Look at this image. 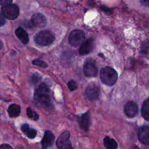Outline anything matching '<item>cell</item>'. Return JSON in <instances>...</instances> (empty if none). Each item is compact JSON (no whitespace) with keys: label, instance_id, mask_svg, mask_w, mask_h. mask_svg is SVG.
<instances>
[{"label":"cell","instance_id":"1","mask_svg":"<svg viewBox=\"0 0 149 149\" xmlns=\"http://www.w3.org/2000/svg\"><path fill=\"white\" fill-rule=\"evenodd\" d=\"M34 99L39 107L47 110H49L52 107L49 97V89L45 83H42L35 90Z\"/></svg>","mask_w":149,"mask_h":149},{"label":"cell","instance_id":"2","mask_svg":"<svg viewBox=\"0 0 149 149\" xmlns=\"http://www.w3.org/2000/svg\"><path fill=\"white\" fill-rule=\"evenodd\" d=\"M101 81L107 86H113L116 82L118 74L116 71L111 67H104L100 71Z\"/></svg>","mask_w":149,"mask_h":149},{"label":"cell","instance_id":"3","mask_svg":"<svg viewBox=\"0 0 149 149\" xmlns=\"http://www.w3.org/2000/svg\"><path fill=\"white\" fill-rule=\"evenodd\" d=\"M35 42L40 46H48L53 43L55 36L49 31H42L36 35Z\"/></svg>","mask_w":149,"mask_h":149},{"label":"cell","instance_id":"4","mask_svg":"<svg viewBox=\"0 0 149 149\" xmlns=\"http://www.w3.org/2000/svg\"><path fill=\"white\" fill-rule=\"evenodd\" d=\"M19 7L17 4H8L2 7L1 14L6 18L9 20H15L19 15Z\"/></svg>","mask_w":149,"mask_h":149},{"label":"cell","instance_id":"5","mask_svg":"<svg viewBox=\"0 0 149 149\" xmlns=\"http://www.w3.org/2000/svg\"><path fill=\"white\" fill-rule=\"evenodd\" d=\"M85 39V33L83 31L81 30H74L71 32L69 35V43L72 46L77 47L79 46Z\"/></svg>","mask_w":149,"mask_h":149},{"label":"cell","instance_id":"6","mask_svg":"<svg viewBox=\"0 0 149 149\" xmlns=\"http://www.w3.org/2000/svg\"><path fill=\"white\" fill-rule=\"evenodd\" d=\"M56 145L58 149H74L70 141V132L65 131L61 134L57 140Z\"/></svg>","mask_w":149,"mask_h":149},{"label":"cell","instance_id":"7","mask_svg":"<svg viewBox=\"0 0 149 149\" xmlns=\"http://www.w3.org/2000/svg\"><path fill=\"white\" fill-rule=\"evenodd\" d=\"M86 97L90 100H94L98 97L100 94V89L95 84H90L85 90Z\"/></svg>","mask_w":149,"mask_h":149},{"label":"cell","instance_id":"8","mask_svg":"<svg viewBox=\"0 0 149 149\" xmlns=\"http://www.w3.org/2000/svg\"><path fill=\"white\" fill-rule=\"evenodd\" d=\"M31 23L35 27L44 28L47 23L46 17L41 13H35L31 17Z\"/></svg>","mask_w":149,"mask_h":149},{"label":"cell","instance_id":"9","mask_svg":"<svg viewBox=\"0 0 149 149\" xmlns=\"http://www.w3.org/2000/svg\"><path fill=\"white\" fill-rule=\"evenodd\" d=\"M55 141V136L51 131H46L43 139L42 141V149H47L49 147L52 146Z\"/></svg>","mask_w":149,"mask_h":149},{"label":"cell","instance_id":"10","mask_svg":"<svg viewBox=\"0 0 149 149\" xmlns=\"http://www.w3.org/2000/svg\"><path fill=\"white\" fill-rule=\"evenodd\" d=\"M138 112V107L134 102H128L125 106V113L128 117H134Z\"/></svg>","mask_w":149,"mask_h":149},{"label":"cell","instance_id":"11","mask_svg":"<svg viewBox=\"0 0 149 149\" xmlns=\"http://www.w3.org/2000/svg\"><path fill=\"white\" fill-rule=\"evenodd\" d=\"M138 138L142 143L148 146L149 144V127L148 126H143L138 130Z\"/></svg>","mask_w":149,"mask_h":149},{"label":"cell","instance_id":"12","mask_svg":"<svg viewBox=\"0 0 149 149\" xmlns=\"http://www.w3.org/2000/svg\"><path fill=\"white\" fill-rule=\"evenodd\" d=\"M93 47H94V42H93V39H89L86 42L81 45L80 47L79 52L81 55H85L87 54L90 53L93 51Z\"/></svg>","mask_w":149,"mask_h":149},{"label":"cell","instance_id":"13","mask_svg":"<svg viewBox=\"0 0 149 149\" xmlns=\"http://www.w3.org/2000/svg\"><path fill=\"white\" fill-rule=\"evenodd\" d=\"M79 124L80 125L81 127L84 130L87 131L89 127L90 126V123H91V119H90V112L87 111L84 114H83L81 117H79L77 119Z\"/></svg>","mask_w":149,"mask_h":149},{"label":"cell","instance_id":"14","mask_svg":"<svg viewBox=\"0 0 149 149\" xmlns=\"http://www.w3.org/2000/svg\"><path fill=\"white\" fill-rule=\"evenodd\" d=\"M84 74L87 77H95L97 74V69L95 64L86 63L84 66Z\"/></svg>","mask_w":149,"mask_h":149},{"label":"cell","instance_id":"15","mask_svg":"<svg viewBox=\"0 0 149 149\" xmlns=\"http://www.w3.org/2000/svg\"><path fill=\"white\" fill-rule=\"evenodd\" d=\"M15 34L17 36V37L21 41L22 43L23 44H27L29 41V35H28L27 32L21 27L17 28L15 30Z\"/></svg>","mask_w":149,"mask_h":149},{"label":"cell","instance_id":"16","mask_svg":"<svg viewBox=\"0 0 149 149\" xmlns=\"http://www.w3.org/2000/svg\"><path fill=\"white\" fill-rule=\"evenodd\" d=\"M21 130L23 131V133H24L28 138H31V139L34 138L36 136V134H37L36 131L35 130L30 128L29 125H27V124H24V125H22Z\"/></svg>","mask_w":149,"mask_h":149},{"label":"cell","instance_id":"17","mask_svg":"<svg viewBox=\"0 0 149 149\" xmlns=\"http://www.w3.org/2000/svg\"><path fill=\"white\" fill-rule=\"evenodd\" d=\"M20 106L16 104L10 105L8 108V113L10 117H17L20 115Z\"/></svg>","mask_w":149,"mask_h":149},{"label":"cell","instance_id":"18","mask_svg":"<svg viewBox=\"0 0 149 149\" xmlns=\"http://www.w3.org/2000/svg\"><path fill=\"white\" fill-rule=\"evenodd\" d=\"M104 146L107 149H117L118 144L113 139L110 137H106L104 139Z\"/></svg>","mask_w":149,"mask_h":149},{"label":"cell","instance_id":"19","mask_svg":"<svg viewBox=\"0 0 149 149\" xmlns=\"http://www.w3.org/2000/svg\"><path fill=\"white\" fill-rule=\"evenodd\" d=\"M142 116L146 121H149V99L147 98L144 101L142 106Z\"/></svg>","mask_w":149,"mask_h":149},{"label":"cell","instance_id":"20","mask_svg":"<svg viewBox=\"0 0 149 149\" xmlns=\"http://www.w3.org/2000/svg\"><path fill=\"white\" fill-rule=\"evenodd\" d=\"M26 113H27V115L29 116V117L32 119L33 120L36 121L38 120L39 118V114H38L35 111L32 110L31 108H28L27 110H26Z\"/></svg>","mask_w":149,"mask_h":149},{"label":"cell","instance_id":"21","mask_svg":"<svg viewBox=\"0 0 149 149\" xmlns=\"http://www.w3.org/2000/svg\"><path fill=\"white\" fill-rule=\"evenodd\" d=\"M32 63L33 65H38L39 67H42V68H47V64L45 62V61H42L39 59H35L32 61Z\"/></svg>","mask_w":149,"mask_h":149},{"label":"cell","instance_id":"22","mask_svg":"<svg viewBox=\"0 0 149 149\" xmlns=\"http://www.w3.org/2000/svg\"><path fill=\"white\" fill-rule=\"evenodd\" d=\"M68 87L71 91H74V90H77L78 86H77V83L75 81H74V80H71V81L68 83Z\"/></svg>","mask_w":149,"mask_h":149},{"label":"cell","instance_id":"23","mask_svg":"<svg viewBox=\"0 0 149 149\" xmlns=\"http://www.w3.org/2000/svg\"><path fill=\"white\" fill-rule=\"evenodd\" d=\"M12 1H13V0H0V5H2L4 7V6L11 4Z\"/></svg>","mask_w":149,"mask_h":149},{"label":"cell","instance_id":"24","mask_svg":"<svg viewBox=\"0 0 149 149\" xmlns=\"http://www.w3.org/2000/svg\"><path fill=\"white\" fill-rule=\"evenodd\" d=\"M5 23H6L5 18H4V16L2 15V14L0 13V26H4V25L5 24Z\"/></svg>","mask_w":149,"mask_h":149},{"label":"cell","instance_id":"25","mask_svg":"<svg viewBox=\"0 0 149 149\" xmlns=\"http://www.w3.org/2000/svg\"><path fill=\"white\" fill-rule=\"evenodd\" d=\"M39 79H40V77H39V76L33 75V77H32V81H33V83H36L39 81Z\"/></svg>","mask_w":149,"mask_h":149},{"label":"cell","instance_id":"26","mask_svg":"<svg viewBox=\"0 0 149 149\" xmlns=\"http://www.w3.org/2000/svg\"><path fill=\"white\" fill-rule=\"evenodd\" d=\"M0 149H13V148L8 144H3L0 146Z\"/></svg>","mask_w":149,"mask_h":149},{"label":"cell","instance_id":"27","mask_svg":"<svg viewBox=\"0 0 149 149\" xmlns=\"http://www.w3.org/2000/svg\"><path fill=\"white\" fill-rule=\"evenodd\" d=\"M141 3L143 5H145L146 7H148L149 4V0H141Z\"/></svg>","mask_w":149,"mask_h":149},{"label":"cell","instance_id":"28","mask_svg":"<svg viewBox=\"0 0 149 149\" xmlns=\"http://www.w3.org/2000/svg\"><path fill=\"white\" fill-rule=\"evenodd\" d=\"M17 149H24V148H23L22 146H19V147H17Z\"/></svg>","mask_w":149,"mask_h":149},{"label":"cell","instance_id":"29","mask_svg":"<svg viewBox=\"0 0 149 149\" xmlns=\"http://www.w3.org/2000/svg\"><path fill=\"white\" fill-rule=\"evenodd\" d=\"M133 149H140L139 148H138V147H137V146H135L134 147V148Z\"/></svg>","mask_w":149,"mask_h":149}]
</instances>
